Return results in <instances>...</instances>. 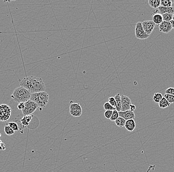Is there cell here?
<instances>
[{
	"label": "cell",
	"mask_w": 174,
	"mask_h": 172,
	"mask_svg": "<svg viewBox=\"0 0 174 172\" xmlns=\"http://www.w3.org/2000/svg\"><path fill=\"white\" fill-rule=\"evenodd\" d=\"M20 86L26 89L31 94L44 92L46 88L42 79L34 76L24 78L20 81Z\"/></svg>",
	"instance_id": "6da1fadb"
},
{
	"label": "cell",
	"mask_w": 174,
	"mask_h": 172,
	"mask_svg": "<svg viewBox=\"0 0 174 172\" xmlns=\"http://www.w3.org/2000/svg\"><path fill=\"white\" fill-rule=\"evenodd\" d=\"M31 94L28 90L23 87L21 86L14 90L11 97L13 100L18 103L21 102L25 103L30 100Z\"/></svg>",
	"instance_id": "7a4b0ae2"
},
{
	"label": "cell",
	"mask_w": 174,
	"mask_h": 172,
	"mask_svg": "<svg viewBox=\"0 0 174 172\" xmlns=\"http://www.w3.org/2000/svg\"><path fill=\"white\" fill-rule=\"evenodd\" d=\"M49 95L47 92H38L32 94L30 100L35 102L39 107L45 108L48 103Z\"/></svg>",
	"instance_id": "3957f363"
},
{
	"label": "cell",
	"mask_w": 174,
	"mask_h": 172,
	"mask_svg": "<svg viewBox=\"0 0 174 172\" xmlns=\"http://www.w3.org/2000/svg\"><path fill=\"white\" fill-rule=\"evenodd\" d=\"M11 109L5 104L0 105V122H6L11 116Z\"/></svg>",
	"instance_id": "277c9868"
},
{
	"label": "cell",
	"mask_w": 174,
	"mask_h": 172,
	"mask_svg": "<svg viewBox=\"0 0 174 172\" xmlns=\"http://www.w3.org/2000/svg\"><path fill=\"white\" fill-rule=\"evenodd\" d=\"M38 107V105L35 102L31 100L28 101L25 103L24 109L21 111L22 114L24 116L31 115Z\"/></svg>",
	"instance_id": "5b68a950"
},
{
	"label": "cell",
	"mask_w": 174,
	"mask_h": 172,
	"mask_svg": "<svg viewBox=\"0 0 174 172\" xmlns=\"http://www.w3.org/2000/svg\"><path fill=\"white\" fill-rule=\"evenodd\" d=\"M134 31L136 38L140 40L147 39L150 36L145 33L142 26V24L141 22H137L136 24Z\"/></svg>",
	"instance_id": "8992f818"
},
{
	"label": "cell",
	"mask_w": 174,
	"mask_h": 172,
	"mask_svg": "<svg viewBox=\"0 0 174 172\" xmlns=\"http://www.w3.org/2000/svg\"><path fill=\"white\" fill-rule=\"evenodd\" d=\"M69 112L73 117H79L82 114V109L79 103H75L71 101L69 107Z\"/></svg>",
	"instance_id": "52a82bcc"
},
{
	"label": "cell",
	"mask_w": 174,
	"mask_h": 172,
	"mask_svg": "<svg viewBox=\"0 0 174 172\" xmlns=\"http://www.w3.org/2000/svg\"><path fill=\"white\" fill-rule=\"evenodd\" d=\"M141 24L144 31L148 35H150L152 33L156 25L153 21H144L141 22Z\"/></svg>",
	"instance_id": "ba28073f"
},
{
	"label": "cell",
	"mask_w": 174,
	"mask_h": 172,
	"mask_svg": "<svg viewBox=\"0 0 174 172\" xmlns=\"http://www.w3.org/2000/svg\"><path fill=\"white\" fill-rule=\"evenodd\" d=\"M121 101H122L121 111L130 110V105L132 104L131 99L128 97L123 95H121Z\"/></svg>",
	"instance_id": "9c48e42d"
},
{
	"label": "cell",
	"mask_w": 174,
	"mask_h": 172,
	"mask_svg": "<svg viewBox=\"0 0 174 172\" xmlns=\"http://www.w3.org/2000/svg\"><path fill=\"white\" fill-rule=\"evenodd\" d=\"M159 29L160 31L162 33H168L173 28H172L171 24L170 22L163 21L159 25Z\"/></svg>",
	"instance_id": "30bf717a"
},
{
	"label": "cell",
	"mask_w": 174,
	"mask_h": 172,
	"mask_svg": "<svg viewBox=\"0 0 174 172\" xmlns=\"http://www.w3.org/2000/svg\"><path fill=\"white\" fill-rule=\"evenodd\" d=\"M119 115L120 117H121L126 121L134 119L135 118V114L134 112L131 110L126 111H120L119 112Z\"/></svg>",
	"instance_id": "8fae6325"
},
{
	"label": "cell",
	"mask_w": 174,
	"mask_h": 172,
	"mask_svg": "<svg viewBox=\"0 0 174 172\" xmlns=\"http://www.w3.org/2000/svg\"><path fill=\"white\" fill-rule=\"evenodd\" d=\"M136 122L134 119H130L126 121L125 128L128 131L132 132L136 128Z\"/></svg>",
	"instance_id": "7c38bea8"
},
{
	"label": "cell",
	"mask_w": 174,
	"mask_h": 172,
	"mask_svg": "<svg viewBox=\"0 0 174 172\" xmlns=\"http://www.w3.org/2000/svg\"><path fill=\"white\" fill-rule=\"evenodd\" d=\"M33 117L34 116L33 115H28V116H24L22 118H21L20 121L23 128H25L29 125V123L31 121Z\"/></svg>",
	"instance_id": "4fadbf2b"
},
{
	"label": "cell",
	"mask_w": 174,
	"mask_h": 172,
	"mask_svg": "<svg viewBox=\"0 0 174 172\" xmlns=\"http://www.w3.org/2000/svg\"><path fill=\"white\" fill-rule=\"evenodd\" d=\"M158 11L161 15L165 14H174V7H164L160 6L158 8Z\"/></svg>",
	"instance_id": "5bb4252c"
},
{
	"label": "cell",
	"mask_w": 174,
	"mask_h": 172,
	"mask_svg": "<svg viewBox=\"0 0 174 172\" xmlns=\"http://www.w3.org/2000/svg\"><path fill=\"white\" fill-rule=\"evenodd\" d=\"M115 101H116V107L115 109L118 112L121 111L122 109V101H121V95L119 93L117 94L114 97Z\"/></svg>",
	"instance_id": "9a60e30c"
},
{
	"label": "cell",
	"mask_w": 174,
	"mask_h": 172,
	"mask_svg": "<svg viewBox=\"0 0 174 172\" xmlns=\"http://www.w3.org/2000/svg\"><path fill=\"white\" fill-rule=\"evenodd\" d=\"M152 21L155 24H160L161 22H162V21H163L162 15L158 14V13L154 15L152 17Z\"/></svg>",
	"instance_id": "2e32d148"
},
{
	"label": "cell",
	"mask_w": 174,
	"mask_h": 172,
	"mask_svg": "<svg viewBox=\"0 0 174 172\" xmlns=\"http://www.w3.org/2000/svg\"><path fill=\"white\" fill-rule=\"evenodd\" d=\"M148 4L151 8H158L161 6V0H150Z\"/></svg>",
	"instance_id": "e0dca14e"
},
{
	"label": "cell",
	"mask_w": 174,
	"mask_h": 172,
	"mask_svg": "<svg viewBox=\"0 0 174 172\" xmlns=\"http://www.w3.org/2000/svg\"><path fill=\"white\" fill-rule=\"evenodd\" d=\"M126 120L122 118L121 117H119L115 121V124L117 127L119 128H123L125 127V123H126Z\"/></svg>",
	"instance_id": "ac0fdd59"
},
{
	"label": "cell",
	"mask_w": 174,
	"mask_h": 172,
	"mask_svg": "<svg viewBox=\"0 0 174 172\" xmlns=\"http://www.w3.org/2000/svg\"><path fill=\"white\" fill-rule=\"evenodd\" d=\"M170 104H171L169 103L168 101L163 97L162 100L159 103V106L160 108L164 109L168 107L169 106H170Z\"/></svg>",
	"instance_id": "d6986e66"
},
{
	"label": "cell",
	"mask_w": 174,
	"mask_h": 172,
	"mask_svg": "<svg viewBox=\"0 0 174 172\" xmlns=\"http://www.w3.org/2000/svg\"><path fill=\"white\" fill-rule=\"evenodd\" d=\"M163 96L160 93H156L154 94L153 97V100L156 103H159L160 102V101L163 98Z\"/></svg>",
	"instance_id": "ffe728a7"
},
{
	"label": "cell",
	"mask_w": 174,
	"mask_h": 172,
	"mask_svg": "<svg viewBox=\"0 0 174 172\" xmlns=\"http://www.w3.org/2000/svg\"><path fill=\"white\" fill-rule=\"evenodd\" d=\"M173 1L171 0H161V6L164 7H171Z\"/></svg>",
	"instance_id": "44dd1931"
},
{
	"label": "cell",
	"mask_w": 174,
	"mask_h": 172,
	"mask_svg": "<svg viewBox=\"0 0 174 172\" xmlns=\"http://www.w3.org/2000/svg\"><path fill=\"white\" fill-rule=\"evenodd\" d=\"M7 125L10 126L14 131H19V127L18 124H17L15 122H11L7 124Z\"/></svg>",
	"instance_id": "7402d4cb"
},
{
	"label": "cell",
	"mask_w": 174,
	"mask_h": 172,
	"mask_svg": "<svg viewBox=\"0 0 174 172\" xmlns=\"http://www.w3.org/2000/svg\"><path fill=\"white\" fill-rule=\"evenodd\" d=\"M4 131L5 134L8 135H13L14 134V132H15L10 126L8 125H6L5 127Z\"/></svg>",
	"instance_id": "603a6c76"
},
{
	"label": "cell",
	"mask_w": 174,
	"mask_h": 172,
	"mask_svg": "<svg viewBox=\"0 0 174 172\" xmlns=\"http://www.w3.org/2000/svg\"><path fill=\"white\" fill-rule=\"evenodd\" d=\"M163 17V21L170 22L173 20V15L172 14H165L162 15Z\"/></svg>",
	"instance_id": "cb8c5ba5"
},
{
	"label": "cell",
	"mask_w": 174,
	"mask_h": 172,
	"mask_svg": "<svg viewBox=\"0 0 174 172\" xmlns=\"http://www.w3.org/2000/svg\"><path fill=\"white\" fill-rule=\"evenodd\" d=\"M119 117V112L116 110H115L113 111L112 114L110 118V120L111 121L115 122Z\"/></svg>",
	"instance_id": "d4e9b609"
},
{
	"label": "cell",
	"mask_w": 174,
	"mask_h": 172,
	"mask_svg": "<svg viewBox=\"0 0 174 172\" xmlns=\"http://www.w3.org/2000/svg\"><path fill=\"white\" fill-rule=\"evenodd\" d=\"M164 97L168 101L169 103H174V96H173V95L165 94L164 96Z\"/></svg>",
	"instance_id": "484cf974"
},
{
	"label": "cell",
	"mask_w": 174,
	"mask_h": 172,
	"mask_svg": "<svg viewBox=\"0 0 174 172\" xmlns=\"http://www.w3.org/2000/svg\"><path fill=\"white\" fill-rule=\"evenodd\" d=\"M103 108L106 111H114L116 110L115 108L111 106L108 102H106L103 105Z\"/></svg>",
	"instance_id": "4316f807"
},
{
	"label": "cell",
	"mask_w": 174,
	"mask_h": 172,
	"mask_svg": "<svg viewBox=\"0 0 174 172\" xmlns=\"http://www.w3.org/2000/svg\"><path fill=\"white\" fill-rule=\"evenodd\" d=\"M108 103L113 107H116V101H115V98L113 97H111L108 98Z\"/></svg>",
	"instance_id": "83f0119b"
},
{
	"label": "cell",
	"mask_w": 174,
	"mask_h": 172,
	"mask_svg": "<svg viewBox=\"0 0 174 172\" xmlns=\"http://www.w3.org/2000/svg\"><path fill=\"white\" fill-rule=\"evenodd\" d=\"M112 111H106L104 113V117H106L107 119L110 120L112 114Z\"/></svg>",
	"instance_id": "f1b7e54d"
},
{
	"label": "cell",
	"mask_w": 174,
	"mask_h": 172,
	"mask_svg": "<svg viewBox=\"0 0 174 172\" xmlns=\"http://www.w3.org/2000/svg\"><path fill=\"white\" fill-rule=\"evenodd\" d=\"M165 94H170V95L174 96V88L173 87H169L166 90Z\"/></svg>",
	"instance_id": "f546056e"
},
{
	"label": "cell",
	"mask_w": 174,
	"mask_h": 172,
	"mask_svg": "<svg viewBox=\"0 0 174 172\" xmlns=\"http://www.w3.org/2000/svg\"><path fill=\"white\" fill-rule=\"evenodd\" d=\"M17 109H18L19 110H23L25 108V103L21 102V103H18V105L17 106Z\"/></svg>",
	"instance_id": "4dcf8cb0"
},
{
	"label": "cell",
	"mask_w": 174,
	"mask_h": 172,
	"mask_svg": "<svg viewBox=\"0 0 174 172\" xmlns=\"http://www.w3.org/2000/svg\"><path fill=\"white\" fill-rule=\"evenodd\" d=\"M6 149V145L3 142L0 145V150H5Z\"/></svg>",
	"instance_id": "1f68e13d"
},
{
	"label": "cell",
	"mask_w": 174,
	"mask_h": 172,
	"mask_svg": "<svg viewBox=\"0 0 174 172\" xmlns=\"http://www.w3.org/2000/svg\"><path fill=\"white\" fill-rule=\"evenodd\" d=\"M135 110H136V106H135V105L133 104L131 105L130 110H131L132 112H134Z\"/></svg>",
	"instance_id": "d6a6232c"
},
{
	"label": "cell",
	"mask_w": 174,
	"mask_h": 172,
	"mask_svg": "<svg viewBox=\"0 0 174 172\" xmlns=\"http://www.w3.org/2000/svg\"><path fill=\"white\" fill-rule=\"evenodd\" d=\"M170 23L171 24L172 28H173V29H174V21L172 20V21H170Z\"/></svg>",
	"instance_id": "836d02e7"
},
{
	"label": "cell",
	"mask_w": 174,
	"mask_h": 172,
	"mask_svg": "<svg viewBox=\"0 0 174 172\" xmlns=\"http://www.w3.org/2000/svg\"><path fill=\"white\" fill-rule=\"evenodd\" d=\"M3 143V142L0 139V145H1L2 143Z\"/></svg>",
	"instance_id": "e575fe53"
},
{
	"label": "cell",
	"mask_w": 174,
	"mask_h": 172,
	"mask_svg": "<svg viewBox=\"0 0 174 172\" xmlns=\"http://www.w3.org/2000/svg\"><path fill=\"white\" fill-rule=\"evenodd\" d=\"M173 20L174 21V14H173Z\"/></svg>",
	"instance_id": "d590c367"
},
{
	"label": "cell",
	"mask_w": 174,
	"mask_h": 172,
	"mask_svg": "<svg viewBox=\"0 0 174 172\" xmlns=\"http://www.w3.org/2000/svg\"><path fill=\"white\" fill-rule=\"evenodd\" d=\"M1 134H0V138H1Z\"/></svg>",
	"instance_id": "8d00e7d4"
}]
</instances>
